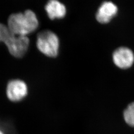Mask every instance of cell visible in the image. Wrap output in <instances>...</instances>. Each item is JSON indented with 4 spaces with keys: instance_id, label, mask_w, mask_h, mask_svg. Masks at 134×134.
Segmentation results:
<instances>
[{
    "instance_id": "277c9868",
    "label": "cell",
    "mask_w": 134,
    "mask_h": 134,
    "mask_svg": "<svg viewBox=\"0 0 134 134\" xmlns=\"http://www.w3.org/2000/svg\"><path fill=\"white\" fill-rule=\"evenodd\" d=\"M27 94V86L24 81L20 80H12L8 83L7 87V96L13 102L23 100Z\"/></svg>"
},
{
    "instance_id": "5b68a950",
    "label": "cell",
    "mask_w": 134,
    "mask_h": 134,
    "mask_svg": "<svg viewBox=\"0 0 134 134\" xmlns=\"http://www.w3.org/2000/svg\"><path fill=\"white\" fill-rule=\"evenodd\" d=\"M113 59L117 66L122 69H126L131 67L134 62V54L129 48L120 47L114 51Z\"/></svg>"
},
{
    "instance_id": "8992f818",
    "label": "cell",
    "mask_w": 134,
    "mask_h": 134,
    "mask_svg": "<svg viewBox=\"0 0 134 134\" xmlns=\"http://www.w3.org/2000/svg\"><path fill=\"white\" fill-rule=\"evenodd\" d=\"M117 10V6L113 3L105 2L99 8L96 14V18L101 24L107 23L116 14Z\"/></svg>"
},
{
    "instance_id": "3957f363",
    "label": "cell",
    "mask_w": 134,
    "mask_h": 134,
    "mask_svg": "<svg viewBox=\"0 0 134 134\" xmlns=\"http://www.w3.org/2000/svg\"><path fill=\"white\" fill-rule=\"evenodd\" d=\"M37 47L44 55L55 57L58 55L59 47V40L57 35L52 31L46 30L37 35Z\"/></svg>"
},
{
    "instance_id": "6da1fadb",
    "label": "cell",
    "mask_w": 134,
    "mask_h": 134,
    "mask_svg": "<svg viewBox=\"0 0 134 134\" xmlns=\"http://www.w3.org/2000/svg\"><path fill=\"white\" fill-rule=\"evenodd\" d=\"M7 26L12 33L19 36H27L37 29L38 21L31 10L11 14L8 18Z\"/></svg>"
},
{
    "instance_id": "ba28073f",
    "label": "cell",
    "mask_w": 134,
    "mask_h": 134,
    "mask_svg": "<svg viewBox=\"0 0 134 134\" xmlns=\"http://www.w3.org/2000/svg\"><path fill=\"white\" fill-rule=\"evenodd\" d=\"M124 118L128 124L134 127V102L130 104L125 110Z\"/></svg>"
},
{
    "instance_id": "7a4b0ae2",
    "label": "cell",
    "mask_w": 134,
    "mask_h": 134,
    "mask_svg": "<svg viewBox=\"0 0 134 134\" xmlns=\"http://www.w3.org/2000/svg\"><path fill=\"white\" fill-rule=\"evenodd\" d=\"M5 43L10 53L14 57L21 58L26 53L29 44L27 36L16 35L7 25L0 23V42Z\"/></svg>"
},
{
    "instance_id": "9c48e42d",
    "label": "cell",
    "mask_w": 134,
    "mask_h": 134,
    "mask_svg": "<svg viewBox=\"0 0 134 134\" xmlns=\"http://www.w3.org/2000/svg\"><path fill=\"white\" fill-rule=\"evenodd\" d=\"M0 134H5L4 132L2 129H0Z\"/></svg>"
},
{
    "instance_id": "52a82bcc",
    "label": "cell",
    "mask_w": 134,
    "mask_h": 134,
    "mask_svg": "<svg viewBox=\"0 0 134 134\" xmlns=\"http://www.w3.org/2000/svg\"><path fill=\"white\" fill-rule=\"evenodd\" d=\"M45 9L50 19H61L66 14V8L65 5L56 0L49 1Z\"/></svg>"
}]
</instances>
